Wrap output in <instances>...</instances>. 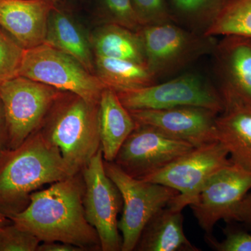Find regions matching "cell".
<instances>
[{
  "label": "cell",
  "mask_w": 251,
  "mask_h": 251,
  "mask_svg": "<svg viewBox=\"0 0 251 251\" xmlns=\"http://www.w3.org/2000/svg\"><path fill=\"white\" fill-rule=\"evenodd\" d=\"M82 173L33 193L25 209L9 218L41 242L67 243L84 251H101L95 228L86 219Z\"/></svg>",
  "instance_id": "1"
},
{
  "label": "cell",
  "mask_w": 251,
  "mask_h": 251,
  "mask_svg": "<svg viewBox=\"0 0 251 251\" xmlns=\"http://www.w3.org/2000/svg\"><path fill=\"white\" fill-rule=\"evenodd\" d=\"M73 176L60 151L39 130L0 158V213L9 218L26 209L33 193Z\"/></svg>",
  "instance_id": "2"
},
{
  "label": "cell",
  "mask_w": 251,
  "mask_h": 251,
  "mask_svg": "<svg viewBox=\"0 0 251 251\" xmlns=\"http://www.w3.org/2000/svg\"><path fill=\"white\" fill-rule=\"evenodd\" d=\"M39 130L58 149L71 175L78 174L101 148L99 103L62 92Z\"/></svg>",
  "instance_id": "3"
},
{
  "label": "cell",
  "mask_w": 251,
  "mask_h": 251,
  "mask_svg": "<svg viewBox=\"0 0 251 251\" xmlns=\"http://www.w3.org/2000/svg\"><path fill=\"white\" fill-rule=\"evenodd\" d=\"M137 31L143 41L147 65L157 80L212 53L218 42L214 36L184 29L175 22L143 25Z\"/></svg>",
  "instance_id": "4"
},
{
  "label": "cell",
  "mask_w": 251,
  "mask_h": 251,
  "mask_svg": "<svg viewBox=\"0 0 251 251\" xmlns=\"http://www.w3.org/2000/svg\"><path fill=\"white\" fill-rule=\"evenodd\" d=\"M107 175L122 195L123 213L118 221L122 251H134L145 226L179 195L174 188L133 177L115 162L104 161Z\"/></svg>",
  "instance_id": "5"
},
{
  "label": "cell",
  "mask_w": 251,
  "mask_h": 251,
  "mask_svg": "<svg viewBox=\"0 0 251 251\" xmlns=\"http://www.w3.org/2000/svg\"><path fill=\"white\" fill-rule=\"evenodd\" d=\"M18 75L95 103L105 87L77 59L46 44L25 50Z\"/></svg>",
  "instance_id": "6"
},
{
  "label": "cell",
  "mask_w": 251,
  "mask_h": 251,
  "mask_svg": "<svg viewBox=\"0 0 251 251\" xmlns=\"http://www.w3.org/2000/svg\"><path fill=\"white\" fill-rule=\"evenodd\" d=\"M62 92L18 75L0 81L8 131V148H17L39 129L50 109Z\"/></svg>",
  "instance_id": "7"
},
{
  "label": "cell",
  "mask_w": 251,
  "mask_h": 251,
  "mask_svg": "<svg viewBox=\"0 0 251 251\" xmlns=\"http://www.w3.org/2000/svg\"><path fill=\"white\" fill-rule=\"evenodd\" d=\"M229 153L219 141L195 148L144 181L164 185L179 195L168 206L182 211L189 206L211 176L232 164Z\"/></svg>",
  "instance_id": "8"
},
{
  "label": "cell",
  "mask_w": 251,
  "mask_h": 251,
  "mask_svg": "<svg viewBox=\"0 0 251 251\" xmlns=\"http://www.w3.org/2000/svg\"><path fill=\"white\" fill-rule=\"evenodd\" d=\"M117 94L122 104L129 110L197 106L220 113L224 108L219 88L195 73L184 74L163 83Z\"/></svg>",
  "instance_id": "9"
},
{
  "label": "cell",
  "mask_w": 251,
  "mask_h": 251,
  "mask_svg": "<svg viewBox=\"0 0 251 251\" xmlns=\"http://www.w3.org/2000/svg\"><path fill=\"white\" fill-rule=\"evenodd\" d=\"M81 173L86 219L97 230L101 251H121L117 216L123 202L116 185L105 173L101 148Z\"/></svg>",
  "instance_id": "10"
},
{
  "label": "cell",
  "mask_w": 251,
  "mask_h": 251,
  "mask_svg": "<svg viewBox=\"0 0 251 251\" xmlns=\"http://www.w3.org/2000/svg\"><path fill=\"white\" fill-rule=\"evenodd\" d=\"M195 148L148 126L136 125L122 145L115 163L126 174L143 179Z\"/></svg>",
  "instance_id": "11"
},
{
  "label": "cell",
  "mask_w": 251,
  "mask_h": 251,
  "mask_svg": "<svg viewBox=\"0 0 251 251\" xmlns=\"http://www.w3.org/2000/svg\"><path fill=\"white\" fill-rule=\"evenodd\" d=\"M251 190V172L233 163L206 181L189 205L206 235H211L214 226L221 220L229 221Z\"/></svg>",
  "instance_id": "12"
},
{
  "label": "cell",
  "mask_w": 251,
  "mask_h": 251,
  "mask_svg": "<svg viewBox=\"0 0 251 251\" xmlns=\"http://www.w3.org/2000/svg\"><path fill=\"white\" fill-rule=\"evenodd\" d=\"M136 125L148 126L195 148L218 141L216 120L219 112L202 107L129 110Z\"/></svg>",
  "instance_id": "13"
},
{
  "label": "cell",
  "mask_w": 251,
  "mask_h": 251,
  "mask_svg": "<svg viewBox=\"0 0 251 251\" xmlns=\"http://www.w3.org/2000/svg\"><path fill=\"white\" fill-rule=\"evenodd\" d=\"M224 108L216 117L217 140L233 164L251 172V101L219 86Z\"/></svg>",
  "instance_id": "14"
},
{
  "label": "cell",
  "mask_w": 251,
  "mask_h": 251,
  "mask_svg": "<svg viewBox=\"0 0 251 251\" xmlns=\"http://www.w3.org/2000/svg\"><path fill=\"white\" fill-rule=\"evenodd\" d=\"M55 4L49 0H0V27L24 49L40 46Z\"/></svg>",
  "instance_id": "15"
},
{
  "label": "cell",
  "mask_w": 251,
  "mask_h": 251,
  "mask_svg": "<svg viewBox=\"0 0 251 251\" xmlns=\"http://www.w3.org/2000/svg\"><path fill=\"white\" fill-rule=\"evenodd\" d=\"M213 53L220 86L251 101V38L224 36Z\"/></svg>",
  "instance_id": "16"
},
{
  "label": "cell",
  "mask_w": 251,
  "mask_h": 251,
  "mask_svg": "<svg viewBox=\"0 0 251 251\" xmlns=\"http://www.w3.org/2000/svg\"><path fill=\"white\" fill-rule=\"evenodd\" d=\"M65 1L56 4L48 21L44 44L72 56L94 74V54L90 39L64 5Z\"/></svg>",
  "instance_id": "17"
},
{
  "label": "cell",
  "mask_w": 251,
  "mask_h": 251,
  "mask_svg": "<svg viewBox=\"0 0 251 251\" xmlns=\"http://www.w3.org/2000/svg\"><path fill=\"white\" fill-rule=\"evenodd\" d=\"M99 126L104 161L113 162L136 123L117 92L108 87L102 91L99 100Z\"/></svg>",
  "instance_id": "18"
},
{
  "label": "cell",
  "mask_w": 251,
  "mask_h": 251,
  "mask_svg": "<svg viewBox=\"0 0 251 251\" xmlns=\"http://www.w3.org/2000/svg\"><path fill=\"white\" fill-rule=\"evenodd\" d=\"M181 211L169 206L158 211L145 226L135 250L201 251L185 235L184 216Z\"/></svg>",
  "instance_id": "19"
},
{
  "label": "cell",
  "mask_w": 251,
  "mask_h": 251,
  "mask_svg": "<svg viewBox=\"0 0 251 251\" xmlns=\"http://www.w3.org/2000/svg\"><path fill=\"white\" fill-rule=\"evenodd\" d=\"M90 41L94 56L147 64L143 41L138 31L106 23L94 31Z\"/></svg>",
  "instance_id": "20"
},
{
  "label": "cell",
  "mask_w": 251,
  "mask_h": 251,
  "mask_svg": "<svg viewBox=\"0 0 251 251\" xmlns=\"http://www.w3.org/2000/svg\"><path fill=\"white\" fill-rule=\"evenodd\" d=\"M95 75L105 87L116 92L136 90L156 84V77L147 64L94 56Z\"/></svg>",
  "instance_id": "21"
},
{
  "label": "cell",
  "mask_w": 251,
  "mask_h": 251,
  "mask_svg": "<svg viewBox=\"0 0 251 251\" xmlns=\"http://www.w3.org/2000/svg\"><path fill=\"white\" fill-rule=\"evenodd\" d=\"M229 34L251 38V0H223L216 19L204 33L214 37Z\"/></svg>",
  "instance_id": "22"
},
{
  "label": "cell",
  "mask_w": 251,
  "mask_h": 251,
  "mask_svg": "<svg viewBox=\"0 0 251 251\" xmlns=\"http://www.w3.org/2000/svg\"><path fill=\"white\" fill-rule=\"evenodd\" d=\"M176 19L188 29L204 34L219 14L223 0H168Z\"/></svg>",
  "instance_id": "23"
},
{
  "label": "cell",
  "mask_w": 251,
  "mask_h": 251,
  "mask_svg": "<svg viewBox=\"0 0 251 251\" xmlns=\"http://www.w3.org/2000/svg\"><path fill=\"white\" fill-rule=\"evenodd\" d=\"M99 13L105 23L120 25L138 31L142 27L135 14L131 0H97Z\"/></svg>",
  "instance_id": "24"
},
{
  "label": "cell",
  "mask_w": 251,
  "mask_h": 251,
  "mask_svg": "<svg viewBox=\"0 0 251 251\" xmlns=\"http://www.w3.org/2000/svg\"><path fill=\"white\" fill-rule=\"evenodd\" d=\"M25 50L0 27V81L18 76Z\"/></svg>",
  "instance_id": "25"
},
{
  "label": "cell",
  "mask_w": 251,
  "mask_h": 251,
  "mask_svg": "<svg viewBox=\"0 0 251 251\" xmlns=\"http://www.w3.org/2000/svg\"><path fill=\"white\" fill-rule=\"evenodd\" d=\"M135 14L141 26L176 22L168 0H131Z\"/></svg>",
  "instance_id": "26"
},
{
  "label": "cell",
  "mask_w": 251,
  "mask_h": 251,
  "mask_svg": "<svg viewBox=\"0 0 251 251\" xmlns=\"http://www.w3.org/2000/svg\"><path fill=\"white\" fill-rule=\"evenodd\" d=\"M41 241L14 223L0 228V251H36Z\"/></svg>",
  "instance_id": "27"
},
{
  "label": "cell",
  "mask_w": 251,
  "mask_h": 251,
  "mask_svg": "<svg viewBox=\"0 0 251 251\" xmlns=\"http://www.w3.org/2000/svg\"><path fill=\"white\" fill-rule=\"evenodd\" d=\"M206 242L218 251H251V234L242 230L226 231V238L219 242L207 235Z\"/></svg>",
  "instance_id": "28"
},
{
  "label": "cell",
  "mask_w": 251,
  "mask_h": 251,
  "mask_svg": "<svg viewBox=\"0 0 251 251\" xmlns=\"http://www.w3.org/2000/svg\"><path fill=\"white\" fill-rule=\"evenodd\" d=\"M230 221L242 223L251 227V193H248L238 204L228 222Z\"/></svg>",
  "instance_id": "29"
},
{
  "label": "cell",
  "mask_w": 251,
  "mask_h": 251,
  "mask_svg": "<svg viewBox=\"0 0 251 251\" xmlns=\"http://www.w3.org/2000/svg\"><path fill=\"white\" fill-rule=\"evenodd\" d=\"M9 150L8 148V131L6 124V112L4 103L0 96V150L1 151Z\"/></svg>",
  "instance_id": "30"
},
{
  "label": "cell",
  "mask_w": 251,
  "mask_h": 251,
  "mask_svg": "<svg viewBox=\"0 0 251 251\" xmlns=\"http://www.w3.org/2000/svg\"><path fill=\"white\" fill-rule=\"evenodd\" d=\"M36 251H84L80 248L67 243L50 242H41Z\"/></svg>",
  "instance_id": "31"
},
{
  "label": "cell",
  "mask_w": 251,
  "mask_h": 251,
  "mask_svg": "<svg viewBox=\"0 0 251 251\" xmlns=\"http://www.w3.org/2000/svg\"><path fill=\"white\" fill-rule=\"evenodd\" d=\"M11 223H12V221L11 219L0 213V228L11 224Z\"/></svg>",
  "instance_id": "32"
},
{
  "label": "cell",
  "mask_w": 251,
  "mask_h": 251,
  "mask_svg": "<svg viewBox=\"0 0 251 251\" xmlns=\"http://www.w3.org/2000/svg\"><path fill=\"white\" fill-rule=\"evenodd\" d=\"M49 1H52L54 4H59V3H62L63 1H65V0H49Z\"/></svg>",
  "instance_id": "33"
},
{
  "label": "cell",
  "mask_w": 251,
  "mask_h": 251,
  "mask_svg": "<svg viewBox=\"0 0 251 251\" xmlns=\"http://www.w3.org/2000/svg\"><path fill=\"white\" fill-rule=\"evenodd\" d=\"M75 1H76L77 2L78 1V2L83 3L87 1H90V0H75Z\"/></svg>",
  "instance_id": "34"
},
{
  "label": "cell",
  "mask_w": 251,
  "mask_h": 251,
  "mask_svg": "<svg viewBox=\"0 0 251 251\" xmlns=\"http://www.w3.org/2000/svg\"><path fill=\"white\" fill-rule=\"evenodd\" d=\"M1 154H2V151L0 150V158H1Z\"/></svg>",
  "instance_id": "35"
}]
</instances>
